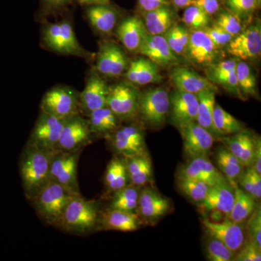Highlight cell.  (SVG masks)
I'll list each match as a JSON object with an SVG mask.
<instances>
[{
    "instance_id": "1",
    "label": "cell",
    "mask_w": 261,
    "mask_h": 261,
    "mask_svg": "<svg viewBox=\"0 0 261 261\" xmlns=\"http://www.w3.org/2000/svg\"><path fill=\"white\" fill-rule=\"evenodd\" d=\"M41 42L49 51L64 56H73L84 61H94L95 54L85 49L75 36L71 18L65 15L56 22H42Z\"/></svg>"
},
{
    "instance_id": "2",
    "label": "cell",
    "mask_w": 261,
    "mask_h": 261,
    "mask_svg": "<svg viewBox=\"0 0 261 261\" xmlns=\"http://www.w3.org/2000/svg\"><path fill=\"white\" fill-rule=\"evenodd\" d=\"M51 156L53 154L27 144L20 154L19 173L24 194L29 201L49 181Z\"/></svg>"
},
{
    "instance_id": "3",
    "label": "cell",
    "mask_w": 261,
    "mask_h": 261,
    "mask_svg": "<svg viewBox=\"0 0 261 261\" xmlns=\"http://www.w3.org/2000/svg\"><path fill=\"white\" fill-rule=\"evenodd\" d=\"M100 214L95 200H86L82 195L73 196L65 207L58 228L73 234H87L99 228Z\"/></svg>"
},
{
    "instance_id": "4",
    "label": "cell",
    "mask_w": 261,
    "mask_h": 261,
    "mask_svg": "<svg viewBox=\"0 0 261 261\" xmlns=\"http://www.w3.org/2000/svg\"><path fill=\"white\" fill-rule=\"evenodd\" d=\"M73 196L59 184L49 180L30 202L43 222L58 228L65 207Z\"/></svg>"
},
{
    "instance_id": "5",
    "label": "cell",
    "mask_w": 261,
    "mask_h": 261,
    "mask_svg": "<svg viewBox=\"0 0 261 261\" xmlns=\"http://www.w3.org/2000/svg\"><path fill=\"white\" fill-rule=\"evenodd\" d=\"M80 94V92L68 86H56L43 96L40 111L58 118H67L79 114Z\"/></svg>"
},
{
    "instance_id": "6",
    "label": "cell",
    "mask_w": 261,
    "mask_h": 261,
    "mask_svg": "<svg viewBox=\"0 0 261 261\" xmlns=\"http://www.w3.org/2000/svg\"><path fill=\"white\" fill-rule=\"evenodd\" d=\"M94 61H95L94 69L105 79H118L123 76L130 63L124 49L111 40L99 42Z\"/></svg>"
},
{
    "instance_id": "7",
    "label": "cell",
    "mask_w": 261,
    "mask_h": 261,
    "mask_svg": "<svg viewBox=\"0 0 261 261\" xmlns=\"http://www.w3.org/2000/svg\"><path fill=\"white\" fill-rule=\"evenodd\" d=\"M169 108V94L166 89L157 87L140 92L138 115L147 126L152 128L162 126Z\"/></svg>"
},
{
    "instance_id": "8",
    "label": "cell",
    "mask_w": 261,
    "mask_h": 261,
    "mask_svg": "<svg viewBox=\"0 0 261 261\" xmlns=\"http://www.w3.org/2000/svg\"><path fill=\"white\" fill-rule=\"evenodd\" d=\"M82 152H55L51 159L49 180L59 184L73 195H81L77 167Z\"/></svg>"
},
{
    "instance_id": "9",
    "label": "cell",
    "mask_w": 261,
    "mask_h": 261,
    "mask_svg": "<svg viewBox=\"0 0 261 261\" xmlns=\"http://www.w3.org/2000/svg\"><path fill=\"white\" fill-rule=\"evenodd\" d=\"M140 94L137 87L126 81L110 85L107 106L120 121H128L138 116Z\"/></svg>"
},
{
    "instance_id": "10",
    "label": "cell",
    "mask_w": 261,
    "mask_h": 261,
    "mask_svg": "<svg viewBox=\"0 0 261 261\" xmlns=\"http://www.w3.org/2000/svg\"><path fill=\"white\" fill-rule=\"evenodd\" d=\"M92 138L87 118L80 113L73 115L65 119L55 152L82 150Z\"/></svg>"
},
{
    "instance_id": "11",
    "label": "cell",
    "mask_w": 261,
    "mask_h": 261,
    "mask_svg": "<svg viewBox=\"0 0 261 261\" xmlns=\"http://www.w3.org/2000/svg\"><path fill=\"white\" fill-rule=\"evenodd\" d=\"M66 118H58L40 111L27 145L53 154Z\"/></svg>"
},
{
    "instance_id": "12",
    "label": "cell",
    "mask_w": 261,
    "mask_h": 261,
    "mask_svg": "<svg viewBox=\"0 0 261 261\" xmlns=\"http://www.w3.org/2000/svg\"><path fill=\"white\" fill-rule=\"evenodd\" d=\"M261 24L260 19L251 22L235 36L226 46L230 55L242 61H254L260 56Z\"/></svg>"
},
{
    "instance_id": "13",
    "label": "cell",
    "mask_w": 261,
    "mask_h": 261,
    "mask_svg": "<svg viewBox=\"0 0 261 261\" xmlns=\"http://www.w3.org/2000/svg\"><path fill=\"white\" fill-rule=\"evenodd\" d=\"M220 49L203 30H192L185 58L195 66L205 69L220 61Z\"/></svg>"
},
{
    "instance_id": "14",
    "label": "cell",
    "mask_w": 261,
    "mask_h": 261,
    "mask_svg": "<svg viewBox=\"0 0 261 261\" xmlns=\"http://www.w3.org/2000/svg\"><path fill=\"white\" fill-rule=\"evenodd\" d=\"M109 87L106 79L92 68L86 79L85 87L80 92V113L87 117L89 113L99 108L107 106Z\"/></svg>"
},
{
    "instance_id": "15",
    "label": "cell",
    "mask_w": 261,
    "mask_h": 261,
    "mask_svg": "<svg viewBox=\"0 0 261 261\" xmlns=\"http://www.w3.org/2000/svg\"><path fill=\"white\" fill-rule=\"evenodd\" d=\"M84 15L94 32L103 37L114 34L121 20V12L110 3L84 6Z\"/></svg>"
},
{
    "instance_id": "16",
    "label": "cell",
    "mask_w": 261,
    "mask_h": 261,
    "mask_svg": "<svg viewBox=\"0 0 261 261\" xmlns=\"http://www.w3.org/2000/svg\"><path fill=\"white\" fill-rule=\"evenodd\" d=\"M108 137L113 149L124 158L146 153L143 132L135 125L119 126Z\"/></svg>"
},
{
    "instance_id": "17",
    "label": "cell",
    "mask_w": 261,
    "mask_h": 261,
    "mask_svg": "<svg viewBox=\"0 0 261 261\" xmlns=\"http://www.w3.org/2000/svg\"><path fill=\"white\" fill-rule=\"evenodd\" d=\"M183 140L185 153L190 158L207 156L215 142V137L197 122L178 127Z\"/></svg>"
},
{
    "instance_id": "18",
    "label": "cell",
    "mask_w": 261,
    "mask_h": 261,
    "mask_svg": "<svg viewBox=\"0 0 261 261\" xmlns=\"http://www.w3.org/2000/svg\"><path fill=\"white\" fill-rule=\"evenodd\" d=\"M137 53L148 58L158 66L164 68L178 66L181 62L179 57L171 50L163 35L147 34Z\"/></svg>"
},
{
    "instance_id": "19",
    "label": "cell",
    "mask_w": 261,
    "mask_h": 261,
    "mask_svg": "<svg viewBox=\"0 0 261 261\" xmlns=\"http://www.w3.org/2000/svg\"><path fill=\"white\" fill-rule=\"evenodd\" d=\"M203 225L211 238L219 240L234 254L245 243V231L241 224L230 219L217 222L204 219Z\"/></svg>"
},
{
    "instance_id": "20",
    "label": "cell",
    "mask_w": 261,
    "mask_h": 261,
    "mask_svg": "<svg viewBox=\"0 0 261 261\" xmlns=\"http://www.w3.org/2000/svg\"><path fill=\"white\" fill-rule=\"evenodd\" d=\"M169 99L170 116L173 124L177 128L181 125L196 121L198 108L197 94L176 89L169 94Z\"/></svg>"
},
{
    "instance_id": "21",
    "label": "cell",
    "mask_w": 261,
    "mask_h": 261,
    "mask_svg": "<svg viewBox=\"0 0 261 261\" xmlns=\"http://www.w3.org/2000/svg\"><path fill=\"white\" fill-rule=\"evenodd\" d=\"M114 34L127 51L137 53L148 33L143 19L134 15L122 18Z\"/></svg>"
},
{
    "instance_id": "22",
    "label": "cell",
    "mask_w": 261,
    "mask_h": 261,
    "mask_svg": "<svg viewBox=\"0 0 261 261\" xmlns=\"http://www.w3.org/2000/svg\"><path fill=\"white\" fill-rule=\"evenodd\" d=\"M238 58L220 61L205 68L206 78L215 85H219L228 93L244 100L240 94L237 80Z\"/></svg>"
},
{
    "instance_id": "23",
    "label": "cell",
    "mask_w": 261,
    "mask_h": 261,
    "mask_svg": "<svg viewBox=\"0 0 261 261\" xmlns=\"http://www.w3.org/2000/svg\"><path fill=\"white\" fill-rule=\"evenodd\" d=\"M169 77L175 88L181 92L194 94L208 90L218 92L217 86L197 72L185 67H174Z\"/></svg>"
},
{
    "instance_id": "24",
    "label": "cell",
    "mask_w": 261,
    "mask_h": 261,
    "mask_svg": "<svg viewBox=\"0 0 261 261\" xmlns=\"http://www.w3.org/2000/svg\"><path fill=\"white\" fill-rule=\"evenodd\" d=\"M123 76L125 81L135 87L159 83L163 80L159 67L148 58L144 57H139L130 61Z\"/></svg>"
},
{
    "instance_id": "25",
    "label": "cell",
    "mask_w": 261,
    "mask_h": 261,
    "mask_svg": "<svg viewBox=\"0 0 261 261\" xmlns=\"http://www.w3.org/2000/svg\"><path fill=\"white\" fill-rule=\"evenodd\" d=\"M191 159L182 169L181 175L203 181L209 187L228 182L207 156H198Z\"/></svg>"
},
{
    "instance_id": "26",
    "label": "cell",
    "mask_w": 261,
    "mask_h": 261,
    "mask_svg": "<svg viewBox=\"0 0 261 261\" xmlns=\"http://www.w3.org/2000/svg\"><path fill=\"white\" fill-rule=\"evenodd\" d=\"M234 202V189L229 182L209 187L208 192L201 202L205 211L221 213L228 216Z\"/></svg>"
},
{
    "instance_id": "27",
    "label": "cell",
    "mask_w": 261,
    "mask_h": 261,
    "mask_svg": "<svg viewBox=\"0 0 261 261\" xmlns=\"http://www.w3.org/2000/svg\"><path fill=\"white\" fill-rule=\"evenodd\" d=\"M231 137H223L226 148L243 165L250 168L253 161L257 140L247 130H240Z\"/></svg>"
},
{
    "instance_id": "28",
    "label": "cell",
    "mask_w": 261,
    "mask_h": 261,
    "mask_svg": "<svg viewBox=\"0 0 261 261\" xmlns=\"http://www.w3.org/2000/svg\"><path fill=\"white\" fill-rule=\"evenodd\" d=\"M176 10L171 3L143 13V21L151 35H163L177 23Z\"/></svg>"
},
{
    "instance_id": "29",
    "label": "cell",
    "mask_w": 261,
    "mask_h": 261,
    "mask_svg": "<svg viewBox=\"0 0 261 261\" xmlns=\"http://www.w3.org/2000/svg\"><path fill=\"white\" fill-rule=\"evenodd\" d=\"M140 217L130 211L108 208L100 214L99 228L130 232L140 227Z\"/></svg>"
},
{
    "instance_id": "30",
    "label": "cell",
    "mask_w": 261,
    "mask_h": 261,
    "mask_svg": "<svg viewBox=\"0 0 261 261\" xmlns=\"http://www.w3.org/2000/svg\"><path fill=\"white\" fill-rule=\"evenodd\" d=\"M170 208L169 200L152 189L145 188L139 196V214L146 219L162 217Z\"/></svg>"
},
{
    "instance_id": "31",
    "label": "cell",
    "mask_w": 261,
    "mask_h": 261,
    "mask_svg": "<svg viewBox=\"0 0 261 261\" xmlns=\"http://www.w3.org/2000/svg\"><path fill=\"white\" fill-rule=\"evenodd\" d=\"M86 118L93 137H109L121 122L108 106L92 111Z\"/></svg>"
},
{
    "instance_id": "32",
    "label": "cell",
    "mask_w": 261,
    "mask_h": 261,
    "mask_svg": "<svg viewBox=\"0 0 261 261\" xmlns=\"http://www.w3.org/2000/svg\"><path fill=\"white\" fill-rule=\"evenodd\" d=\"M215 91H204L197 94L198 99V108H197V120L196 122L202 128L210 132L216 137H221L218 135L214 128V106L216 104V94Z\"/></svg>"
},
{
    "instance_id": "33",
    "label": "cell",
    "mask_w": 261,
    "mask_h": 261,
    "mask_svg": "<svg viewBox=\"0 0 261 261\" xmlns=\"http://www.w3.org/2000/svg\"><path fill=\"white\" fill-rule=\"evenodd\" d=\"M216 161L219 171L233 187L238 185L237 181L240 179L244 173L243 165L234 155H233L226 147H219L216 152Z\"/></svg>"
},
{
    "instance_id": "34",
    "label": "cell",
    "mask_w": 261,
    "mask_h": 261,
    "mask_svg": "<svg viewBox=\"0 0 261 261\" xmlns=\"http://www.w3.org/2000/svg\"><path fill=\"white\" fill-rule=\"evenodd\" d=\"M234 189V202L231 212L228 215L229 219L238 224H243L255 209V199L244 191L238 185Z\"/></svg>"
},
{
    "instance_id": "35",
    "label": "cell",
    "mask_w": 261,
    "mask_h": 261,
    "mask_svg": "<svg viewBox=\"0 0 261 261\" xmlns=\"http://www.w3.org/2000/svg\"><path fill=\"white\" fill-rule=\"evenodd\" d=\"M128 176L124 159L114 157L108 164L105 174V184L113 193L128 185Z\"/></svg>"
},
{
    "instance_id": "36",
    "label": "cell",
    "mask_w": 261,
    "mask_h": 261,
    "mask_svg": "<svg viewBox=\"0 0 261 261\" xmlns=\"http://www.w3.org/2000/svg\"><path fill=\"white\" fill-rule=\"evenodd\" d=\"M236 74L239 90L244 100L249 97H257L256 75L252 67L246 62L238 60Z\"/></svg>"
},
{
    "instance_id": "37",
    "label": "cell",
    "mask_w": 261,
    "mask_h": 261,
    "mask_svg": "<svg viewBox=\"0 0 261 261\" xmlns=\"http://www.w3.org/2000/svg\"><path fill=\"white\" fill-rule=\"evenodd\" d=\"M213 120L215 129L221 137L224 135H234L243 129L241 122L216 103L214 106Z\"/></svg>"
},
{
    "instance_id": "38",
    "label": "cell",
    "mask_w": 261,
    "mask_h": 261,
    "mask_svg": "<svg viewBox=\"0 0 261 261\" xmlns=\"http://www.w3.org/2000/svg\"><path fill=\"white\" fill-rule=\"evenodd\" d=\"M139 196L140 192L137 187L126 185L121 190L114 192L108 208L134 212L138 205Z\"/></svg>"
},
{
    "instance_id": "39",
    "label": "cell",
    "mask_w": 261,
    "mask_h": 261,
    "mask_svg": "<svg viewBox=\"0 0 261 261\" xmlns=\"http://www.w3.org/2000/svg\"><path fill=\"white\" fill-rule=\"evenodd\" d=\"M224 3L226 9L247 25L251 23L260 5V0H224Z\"/></svg>"
},
{
    "instance_id": "40",
    "label": "cell",
    "mask_w": 261,
    "mask_h": 261,
    "mask_svg": "<svg viewBox=\"0 0 261 261\" xmlns=\"http://www.w3.org/2000/svg\"><path fill=\"white\" fill-rule=\"evenodd\" d=\"M171 50L178 56L185 58L190 41V31L187 27L176 23L163 34Z\"/></svg>"
},
{
    "instance_id": "41",
    "label": "cell",
    "mask_w": 261,
    "mask_h": 261,
    "mask_svg": "<svg viewBox=\"0 0 261 261\" xmlns=\"http://www.w3.org/2000/svg\"><path fill=\"white\" fill-rule=\"evenodd\" d=\"M39 7L37 19L41 22L49 17L65 15L70 8L77 3V0H39Z\"/></svg>"
},
{
    "instance_id": "42",
    "label": "cell",
    "mask_w": 261,
    "mask_h": 261,
    "mask_svg": "<svg viewBox=\"0 0 261 261\" xmlns=\"http://www.w3.org/2000/svg\"><path fill=\"white\" fill-rule=\"evenodd\" d=\"M177 185L185 195L197 202L204 200L210 187L203 181L181 174L178 176Z\"/></svg>"
},
{
    "instance_id": "43",
    "label": "cell",
    "mask_w": 261,
    "mask_h": 261,
    "mask_svg": "<svg viewBox=\"0 0 261 261\" xmlns=\"http://www.w3.org/2000/svg\"><path fill=\"white\" fill-rule=\"evenodd\" d=\"M182 21L192 30H202L211 25V16L195 5L187 7L182 17Z\"/></svg>"
},
{
    "instance_id": "44",
    "label": "cell",
    "mask_w": 261,
    "mask_h": 261,
    "mask_svg": "<svg viewBox=\"0 0 261 261\" xmlns=\"http://www.w3.org/2000/svg\"><path fill=\"white\" fill-rule=\"evenodd\" d=\"M214 23L224 29L233 37L240 34L245 28V25L234 14L228 10H220Z\"/></svg>"
},
{
    "instance_id": "45",
    "label": "cell",
    "mask_w": 261,
    "mask_h": 261,
    "mask_svg": "<svg viewBox=\"0 0 261 261\" xmlns=\"http://www.w3.org/2000/svg\"><path fill=\"white\" fill-rule=\"evenodd\" d=\"M207 257L212 261H230L233 260L234 253L224 243L212 238L207 243Z\"/></svg>"
},
{
    "instance_id": "46",
    "label": "cell",
    "mask_w": 261,
    "mask_h": 261,
    "mask_svg": "<svg viewBox=\"0 0 261 261\" xmlns=\"http://www.w3.org/2000/svg\"><path fill=\"white\" fill-rule=\"evenodd\" d=\"M248 240L255 244L261 250V213L260 207H257L250 216L247 226Z\"/></svg>"
},
{
    "instance_id": "47",
    "label": "cell",
    "mask_w": 261,
    "mask_h": 261,
    "mask_svg": "<svg viewBox=\"0 0 261 261\" xmlns=\"http://www.w3.org/2000/svg\"><path fill=\"white\" fill-rule=\"evenodd\" d=\"M202 30L208 36L212 42L221 49L226 47L228 43L231 42V39H233L231 34H228L224 29H221V27L215 23L212 25H208Z\"/></svg>"
},
{
    "instance_id": "48",
    "label": "cell",
    "mask_w": 261,
    "mask_h": 261,
    "mask_svg": "<svg viewBox=\"0 0 261 261\" xmlns=\"http://www.w3.org/2000/svg\"><path fill=\"white\" fill-rule=\"evenodd\" d=\"M236 257H233V260L236 261H260L261 250L258 247L249 241L244 243L243 246Z\"/></svg>"
},
{
    "instance_id": "49",
    "label": "cell",
    "mask_w": 261,
    "mask_h": 261,
    "mask_svg": "<svg viewBox=\"0 0 261 261\" xmlns=\"http://www.w3.org/2000/svg\"><path fill=\"white\" fill-rule=\"evenodd\" d=\"M192 5L200 8L211 16L217 14L218 12L221 10L220 0H193Z\"/></svg>"
},
{
    "instance_id": "50",
    "label": "cell",
    "mask_w": 261,
    "mask_h": 261,
    "mask_svg": "<svg viewBox=\"0 0 261 261\" xmlns=\"http://www.w3.org/2000/svg\"><path fill=\"white\" fill-rule=\"evenodd\" d=\"M168 3H170L169 0H137V9L141 13H145Z\"/></svg>"
},
{
    "instance_id": "51",
    "label": "cell",
    "mask_w": 261,
    "mask_h": 261,
    "mask_svg": "<svg viewBox=\"0 0 261 261\" xmlns=\"http://www.w3.org/2000/svg\"><path fill=\"white\" fill-rule=\"evenodd\" d=\"M250 179H251L254 193H255V200H260L261 197V176L260 174L255 172L251 168L247 169Z\"/></svg>"
},
{
    "instance_id": "52",
    "label": "cell",
    "mask_w": 261,
    "mask_h": 261,
    "mask_svg": "<svg viewBox=\"0 0 261 261\" xmlns=\"http://www.w3.org/2000/svg\"><path fill=\"white\" fill-rule=\"evenodd\" d=\"M250 168H252L255 172L261 174V143L260 138L257 140L253 161H252L251 166Z\"/></svg>"
},
{
    "instance_id": "53",
    "label": "cell",
    "mask_w": 261,
    "mask_h": 261,
    "mask_svg": "<svg viewBox=\"0 0 261 261\" xmlns=\"http://www.w3.org/2000/svg\"><path fill=\"white\" fill-rule=\"evenodd\" d=\"M240 185L242 188L243 189L244 191L246 192L248 195L251 196L255 199V193H254L253 187H252L251 179H250V175H249L248 171L243 173L240 179Z\"/></svg>"
},
{
    "instance_id": "54",
    "label": "cell",
    "mask_w": 261,
    "mask_h": 261,
    "mask_svg": "<svg viewBox=\"0 0 261 261\" xmlns=\"http://www.w3.org/2000/svg\"><path fill=\"white\" fill-rule=\"evenodd\" d=\"M193 0H170L171 4L174 7L175 9H182L192 5Z\"/></svg>"
},
{
    "instance_id": "55",
    "label": "cell",
    "mask_w": 261,
    "mask_h": 261,
    "mask_svg": "<svg viewBox=\"0 0 261 261\" xmlns=\"http://www.w3.org/2000/svg\"><path fill=\"white\" fill-rule=\"evenodd\" d=\"M109 1L110 0H77V3L84 7L90 5L102 4L109 3Z\"/></svg>"
}]
</instances>
